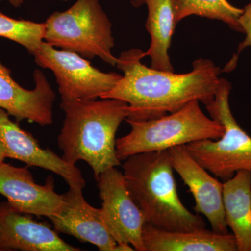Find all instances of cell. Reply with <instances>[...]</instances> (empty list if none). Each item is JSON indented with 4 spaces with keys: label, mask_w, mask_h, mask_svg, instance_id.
<instances>
[{
    "label": "cell",
    "mask_w": 251,
    "mask_h": 251,
    "mask_svg": "<svg viewBox=\"0 0 251 251\" xmlns=\"http://www.w3.org/2000/svg\"><path fill=\"white\" fill-rule=\"evenodd\" d=\"M143 52L130 49L120 54L116 67L123 75L100 97L128 104L126 120H152L177 111L193 100L205 105L214 99L222 71L211 59H196L191 72L179 74L144 65Z\"/></svg>",
    "instance_id": "cell-1"
},
{
    "label": "cell",
    "mask_w": 251,
    "mask_h": 251,
    "mask_svg": "<svg viewBox=\"0 0 251 251\" xmlns=\"http://www.w3.org/2000/svg\"><path fill=\"white\" fill-rule=\"evenodd\" d=\"M62 103L65 114L57 138L62 158L75 166L85 161L94 178L103 172L122 165L116 152V133L128 116V104L115 99H100Z\"/></svg>",
    "instance_id": "cell-2"
},
{
    "label": "cell",
    "mask_w": 251,
    "mask_h": 251,
    "mask_svg": "<svg viewBox=\"0 0 251 251\" xmlns=\"http://www.w3.org/2000/svg\"><path fill=\"white\" fill-rule=\"evenodd\" d=\"M124 161L126 184L146 224L169 231L205 228L202 216L180 200L168 150L138 153Z\"/></svg>",
    "instance_id": "cell-3"
},
{
    "label": "cell",
    "mask_w": 251,
    "mask_h": 251,
    "mask_svg": "<svg viewBox=\"0 0 251 251\" xmlns=\"http://www.w3.org/2000/svg\"><path fill=\"white\" fill-rule=\"evenodd\" d=\"M125 120L131 130L116 140L117 156L121 161L138 153L168 150L200 140H218L224 133L222 125L206 117L197 100L158 118Z\"/></svg>",
    "instance_id": "cell-4"
},
{
    "label": "cell",
    "mask_w": 251,
    "mask_h": 251,
    "mask_svg": "<svg viewBox=\"0 0 251 251\" xmlns=\"http://www.w3.org/2000/svg\"><path fill=\"white\" fill-rule=\"evenodd\" d=\"M45 26L44 41L50 45L116 66L112 23L99 0H76L66 11L51 14Z\"/></svg>",
    "instance_id": "cell-5"
},
{
    "label": "cell",
    "mask_w": 251,
    "mask_h": 251,
    "mask_svg": "<svg viewBox=\"0 0 251 251\" xmlns=\"http://www.w3.org/2000/svg\"><path fill=\"white\" fill-rule=\"evenodd\" d=\"M231 90L230 82L221 77L214 99L204 105L211 118L224 126L222 137L185 145L201 166L224 181L238 171L251 173V136L239 126L232 114L229 105Z\"/></svg>",
    "instance_id": "cell-6"
},
{
    "label": "cell",
    "mask_w": 251,
    "mask_h": 251,
    "mask_svg": "<svg viewBox=\"0 0 251 251\" xmlns=\"http://www.w3.org/2000/svg\"><path fill=\"white\" fill-rule=\"evenodd\" d=\"M38 66L53 73L62 103L96 100L112 90L122 75L101 72L90 61L43 41L33 54Z\"/></svg>",
    "instance_id": "cell-7"
},
{
    "label": "cell",
    "mask_w": 251,
    "mask_h": 251,
    "mask_svg": "<svg viewBox=\"0 0 251 251\" xmlns=\"http://www.w3.org/2000/svg\"><path fill=\"white\" fill-rule=\"evenodd\" d=\"M97 181L102 219L109 234L117 243H128L135 251H145L143 230L146 221L127 188L123 173L111 168L99 175Z\"/></svg>",
    "instance_id": "cell-8"
},
{
    "label": "cell",
    "mask_w": 251,
    "mask_h": 251,
    "mask_svg": "<svg viewBox=\"0 0 251 251\" xmlns=\"http://www.w3.org/2000/svg\"><path fill=\"white\" fill-rule=\"evenodd\" d=\"M172 166L188 186L195 200L194 210L205 216L212 230L228 234L224 205V183L211 176L185 145L168 150Z\"/></svg>",
    "instance_id": "cell-9"
},
{
    "label": "cell",
    "mask_w": 251,
    "mask_h": 251,
    "mask_svg": "<svg viewBox=\"0 0 251 251\" xmlns=\"http://www.w3.org/2000/svg\"><path fill=\"white\" fill-rule=\"evenodd\" d=\"M0 140L6 148L7 158L52 172L62 177L69 187L85 188V180L77 167L67 163L50 149L41 148L32 135L10 120L9 114L1 108Z\"/></svg>",
    "instance_id": "cell-10"
},
{
    "label": "cell",
    "mask_w": 251,
    "mask_h": 251,
    "mask_svg": "<svg viewBox=\"0 0 251 251\" xmlns=\"http://www.w3.org/2000/svg\"><path fill=\"white\" fill-rule=\"evenodd\" d=\"M33 77L35 88H23L0 61V108L14 117L17 122L28 120L41 126L51 125L55 93L41 70L36 69Z\"/></svg>",
    "instance_id": "cell-11"
},
{
    "label": "cell",
    "mask_w": 251,
    "mask_h": 251,
    "mask_svg": "<svg viewBox=\"0 0 251 251\" xmlns=\"http://www.w3.org/2000/svg\"><path fill=\"white\" fill-rule=\"evenodd\" d=\"M82 188L69 187L62 194V203L56 214L50 217L54 229L59 233L90 243L100 251H114L117 242L109 234L100 209L86 201Z\"/></svg>",
    "instance_id": "cell-12"
},
{
    "label": "cell",
    "mask_w": 251,
    "mask_h": 251,
    "mask_svg": "<svg viewBox=\"0 0 251 251\" xmlns=\"http://www.w3.org/2000/svg\"><path fill=\"white\" fill-rule=\"evenodd\" d=\"M79 251L59 237L46 223L17 210L9 202L0 203V251Z\"/></svg>",
    "instance_id": "cell-13"
},
{
    "label": "cell",
    "mask_w": 251,
    "mask_h": 251,
    "mask_svg": "<svg viewBox=\"0 0 251 251\" xmlns=\"http://www.w3.org/2000/svg\"><path fill=\"white\" fill-rule=\"evenodd\" d=\"M0 194L17 210L37 216L51 217L62 205V196L54 191L52 176L46 184H36L27 167L0 165Z\"/></svg>",
    "instance_id": "cell-14"
},
{
    "label": "cell",
    "mask_w": 251,
    "mask_h": 251,
    "mask_svg": "<svg viewBox=\"0 0 251 251\" xmlns=\"http://www.w3.org/2000/svg\"><path fill=\"white\" fill-rule=\"evenodd\" d=\"M145 251H238L232 234H219L205 228L169 231L144 225Z\"/></svg>",
    "instance_id": "cell-15"
},
{
    "label": "cell",
    "mask_w": 251,
    "mask_h": 251,
    "mask_svg": "<svg viewBox=\"0 0 251 251\" xmlns=\"http://www.w3.org/2000/svg\"><path fill=\"white\" fill-rule=\"evenodd\" d=\"M223 197L226 224L238 251H251V173L238 171L225 181Z\"/></svg>",
    "instance_id": "cell-16"
},
{
    "label": "cell",
    "mask_w": 251,
    "mask_h": 251,
    "mask_svg": "<svg viewBox=\"0 0 251 251\" xmlns=\"http://www.w3.org/2000/svg\"><path fill=\"white\" fill-rule=\"evenodd\" d=\"M148 16L145 27L151 43L144 57L151 59V67L163 72H174L169 56L172 37L176 25L172 0H148Z\"/></svg>",
    "instance_id": "cell-17"
},
{
    "label": "cell",
    "mask_w": 251,
    "mask_h": 251,
    "mask_svg": "<svg viewBox=\"0 0 251 251\" xmlns=\"http://www.w3.org/2000/svg\"><path fill=\"white\" fill-rule=\"evenodd\" d=\"M176 25L191 16L216 20L226 23L234 31L243 33L239 18L243 9L227 0H172Z\"/></svg>",
    "instance_id": "cell-18"
},
{
    "label": "cell",
    "mask_w": 251,
    "mask_h": 251,
    "mask_svg": "<svg viewBox=\"0 0 251 251\" xmlns=\"http://www.w3.org/2000/svg\"><path fill=\"white\" fill-rule=\"evenodd\" d=\"M45 23L9 17L0 11V37L23 46L31 55L44 41Z\"/></svg>",
    "instance_id": "cell-19"
},
{
    "label": "cell",
    "mask_w": 251,
    "mask_h": 251,
    "mask_svg": "<svg viewBox=\"0 0 251 251\" xmlns=\"http://www.w3.org/2000/svg\"><path fill=\"white\" fill-rule=\"evenodd\" d=\"M239 23L242 26L243 34H245V38L242 42L239 44L237 49V53L235 57L231 59L230 62L226 66L227 72L235 67L238 59V55L247 48L251 47V1L243 9V12L239 18Z\"/></svg>",
    "instance_id": "cell-20"
},
{
    "label": "cell",
    "mask_w": 251,
    "mask_h": 251,
    "mask_svg": "<svg viewBox=\"0 0 251 251\" xmlns=\"http://www.w3.org/2000/svg\"><path fill=\"white\" fill-rule=\"evenodd\" d=\"M135 251L134 248L131 247L130 244L126 242L117 243L115 245L114 251Z\"/></svg>",
    "instance_id": "cell-21"
},
{
    "label": "cell",
    "mask_w": 251,
    "mask_h": 251,
    "mask_svg": "<svg viewBox=\"0 0 251 251\" xmlns=\"http://www.w3.org/2000/svg\"><path fill=\"white\" fill-rule=\"evenodd\" d=\"M7 158L6 156V150L5 148L4 144L0 140V165L4 163L5 158Z\"/></svg>",
    "instance_id": "cell-22"
},
{
    "label": "cell",
    "mask_w": 251,
    "mask_h": 251,
    "mask_svg": "<svg viewBox=\"0 0 251 251\" xmlns=\"http://www.w3.org/2000/svg\"><path fill=\"white\" fill-rule=\"evenodd\" d=\"M130 3L135 8L141 7L143 5H146L148 0H130Z\"/></svg>",
    "instance_id": "cell-23"
},
{
    "label": "cell",
    "mask_w": 251,
    "mask_h": 251,
    "mask_svg": "<svg viewBox=\"0 0 251 251\" xmlns=\"http://www.w3.org/2000/svg\"><path fill=\"white\" fill-rule=\"evenodd\" d=\"M8 1L15 8L21 7L24 2V0H0V1Z\"/></svg>",
    "instance_id": "cell-24"
},
{
    "label": "cell",
    "mask_w": 251,
    "mask_h": 251,
    "mask_svg": "<svg viewBox=\"0 0 251 251\" xmlns=\"http://www.w3.org/2000/svg\"><path fill=\"white\" fill-rule=\"evenodd\" d=\"M62 1H68V0H62Z\"/></svg>",
    "instance_id": "cell-25"
}]
</instances>
